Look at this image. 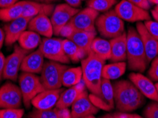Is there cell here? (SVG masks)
<instances>
[{"instance_id":"1","label":"cell","mask_w":158,"mask_h":118,"mask_svg":"<svg viewBox=\"0 0 158 118\" xmlns=\"http://www.w3.org/2000/svg\"><path fill=\"white\" fill-rule=\"evenodd\" d=\"M116 108L121 112H131L145 103V96L131 81L120 80L113 85Z\"/></svg>"},{"instance_id":"37","label":"cell","mask_w":158,"mask_h":118,"mask_svg":"<svg viewBox=\"0 0 158 118\" xmlns=\"http://www.w3.org/2000/svg\"><path fill=\"white\" fill-rule=\"evenodd\" d=\"M148 76L152 81L158 82V57L151 62L150 67L148 70Z\"/></svg>"},{"instance_id":"46","label":"cell","mask_w":158,"mask_h":118,"mask_svg":"<svg viewBox=\"0 0 158 118\" xmlns=\"http://www.w3.org/2000/svg\"><path fill=\"white\" fill-rule=\"evenodd\" d=\"M27 1L36 2H39V3H44V4H51L52 2L58 1V0H27Z\"/></svg>"},{"instance_id":"36","label":"cell","mask_w":158,"mask_h":118,"mask_svg":"<svg viewBox=\"0 0 158 118\" xmlns=\"http://www.w3.org/2000/svg\"><path fill=\"white\" fill-rule=\"evenodd\" d=\"M150 34L158 41V22L156 21L149 20L143 23Z\"/></svg>"},{"instance_id":"52","label":"cell","mask_w":158,"mask_h":118,"mask_svg":"<svg viewBox=\"0 0 158 118\" xmlns=\"http://www.w3.org/2000/svg\"><path fill=\"white\" fill-rule=\"evenodd\" d=\"M155 87H156V90H157V93L158 95V82L155 84Z\"/></svg>"},{"instance_id":"22","label":"cell","mask_w":158,"mask_h":118,"mask_svg":"<svg viewBox=\"0 0 158 118\" xmlns=\"http://www.w3.org/2000/svg\"><path fill=\"white\" fill-rule=\"evenodd\" d=\"M85 83L82 81L78 84L69 87L66 91H63L56 104V108L63 109L69 108L77 99L78 97L83 91L85 90Z\"/></svg>"},{"instance_id":"6","label":"cell","mask_w":158,"mask_h":118,"mask_svg":"<svg viewBox=\"0 0 158 118\" xmlns=\"http://www.w3.org/2000/svg\"><path fill=\"white\" fill-rule=\"evenodd\" d=\"M19 83L22 93L23 103L25 107L29 108L32 100L45 89L40 78L34 74L22 72L19 78Z\"/></svg>"},{"instance_id":"33","label":"cell","mask_w":158,"mask_h":118,"mask_svg":"<svg viewBox=\"0 0 158 118\" xmlns=\"http://www.w3.org/2000/svg\"><path fill=\"white\" fill-rule=\"evenodd\" d=\"M24 110L21 108H4L0 110V118H22Z\"/></svg>"},{"instance_id":"40","label":"cell","mask_w":158,"mask_h":118,"mask_svg":"<svg viewBox=\"0 0 158 118\" xmlns=\"http://www.w3.org/2000/svg\"><path fill=\"white\" fill-rule=\"evenodd\" d=\"M117 118H143L136 114H131L129 112H116L113 114Z\"/></svg>"},{"instance_id":"4","label":"cell","mask_w":158,"mask_h":118,"mask_svg":"<svg viewBox=\"0 0 158 118\" xmlns=\"http://www.w3.org/2000/svg\"><path fill=\"white\" fill-rule=\"evenodd\" d=\"M96 26L102 37L110 40L125 32L124 21L113 9L98 16L96 21Z\"/></svg>"},{"instance_id":"34","label":"cell","mask_w":158,"mask_h":118,"mask_svg":"<svg viewBox=\"0 0 158 118\" xmlns=\"http://www.w3.org/2000/svg\"><path fill=\"white\" fill-rule=\"evenodd\" d=\"M89 98L90 101L92 102V103L94 104L97 108H98V109H101L106 111H109L113 109V108H111L103 98H101V97H98L96 96V95L90 93L89 95Z\"/></svg>"},{"instance_id":"14","label":"cell","mask_w":158,"mask_h":118,"mask_svg":"<svg viewBox=\"0 0 158 118\" xmlns=\"http://www.w3.org/2000/svg\"><path fill=\"white\" fill-rule=\"evenodd\" d=\"M129 79L144 96L153 101L158 102V95L155 84H153L150 78L143 75L141 73L133 72L129 75Z\"/></svg>"},{"instance_id":"2","label":"cell","mask_w":158,"mask_h":118,"mask_svg":"<svg viewBox=\"0 0 158 118\" xmlns=\"http://www.w3.org/2000/svg\"><path fill=\"white\" fill-rule=\"evenodd\" d=\"M105 64V60L101 59L92 52L88 53L87 57L81 60L83 81L85 87L90 93L101 98H102L101 86L103 79L102 72Z\"/></svg>"},{"instance_id":"25","label":"cell","mask_w":158,"mask_h":118,"mask_svg":"<svg viewBox=\"0 0 158 118\" xmlns=\"http://www.w3.org/2000/svg\"><path fill=\"white\" fill-rule=\"evenodd\" d=\"M127 64L125 62H112L105 64L103 68L102 76L103 78L108 80L117 79L124 74L126 71Z\"/></svg>"},{"instance_id":"45","label":"cell","mask_w":158,"mask_h":118,"mask_svg":"<svg viewBox=\"0 0 158 118\" xmlns=\"http://www.w3.org/2000/svg\"><path fill=\"white\" fill-rule=\"evenodd\" d=\"M4 41H5V34H4V30L0 28V50L2 49V46L4 45Z\"/></svg>"},{"instance_id":"19","label":"cell","mask_w":158,"mask_h":118,"mask_svg":"<svg viewBox=\"0 0 158 118\" xmlns=\"http://www.w3.org/2000/svg\"><path fill=\"white\" fill-rule=\"evenodd\" d=\"M28 29L45 38H52L53 35L52 21L45 14H39L32 18L28 24Z\"/></svg>"},{"instance_id":"41","label":"cell","mask_w":158,"mask_h":118,"mask_svg":"<svg viewBox=\"0 0 158 118\" xmlns=\"http://www.w3.org/2000/svg\"><path fill=\"white\" fill-rule=\"evenodd\" d=\"M19 0H0V9L8 8L17 3Z\"/></svg>"},{"instance_id":"44","label":"cell","mask_w":158,"mask_h":118,"mask_svg":"<svg viewBox=\"0 0 158 118\" xmlns=\"http://www.w3.org/2000/svg\"><path fill=\"white\" fill-rule=\"evenodd\" d=\"M81 1L82 0H65L69 5H70L72 7L78 8L81 5Z\"/></svg>"},{"instance_id":"24","label":"cell","mask_w":158,"mask_h":118,"mask_svg":"<svg viewBox=\"0 0 158 118\" xmlns=\"http://www.w3.org/2000/svg\"><path fill=\"white\" fill-rule=\"evenodd\" d=\"M63 48H64L65 54L73 62H81V60L85 58L88 55L86 51L78 47L69 39L63 40Z\"/></svg>"},{"instance_id":"51","label":"cell","mask_w":158,"mask_h":118,"mask_svg":"<svg viewBox=\"0 0 158 118\" xmlns=\"http://www.w3.org/2000/svg\"><path fill=\"white\" fill-rule=\"evenodd\" d=\"M153 10H155V11H156V12L158 13V5H156V6H155V9H153Z\"/></svg>"},{"instance_id":"39","label":"cell","mask_w":158,"mask_h":118,"mask_svg":"<svg viewBox=\"0 0 158 118\" xmlns=\"http://www.w3.org/2000/svg\"><path fill=\"white\" fill-rule=\"evenodd\" d=\"M127 1L145 10L148 11L150 8V3L148 0H127Z\"/></svg>"},{"instance_id":"16","label":"cell","mask_w":158,"mask_h":118,"mask_svg":"<svg viewBox=\"0 0 158 118\" xmlns=\"http://www.w3.org/2000/svg\"><path fill=\"white\" fill-rule=\"evenodd\" d=\"M136 29L142 39L148 63L149 64L158 55V41L151 36L143 22L137 23Z\"/></svg>"},{"instance_id":"17","label":"cell","mask_w":158,"mask_h":118,"mask_svg":"<svg viewBox=\"0 0 158 118\" xmlns=\"http://www.w3.org/2000/svg\"><path fill=\"white\" fill-rule=\"evenodd\" d=\"M63 89L44 90L31 101V105L36 109L49 110L56 105Z\"/></svg>"},{"instance_id":"27","label":"cell","mask_w":158,"mask_h":118,"mask_svg":"<svg viewBox=\"0 0 158 118\" xmlns=\"http://www.w3.org/2000/svg\"><path fill=\"white\" fill-rule=\"evenodd\" d=\"M19 45L23 49L30 51L39 46L41 42L40 35L32 31H25L18 40Z\"/></svg>"},{"instance_id":"7","label":"cell","mask_w":158,"mask_h":118,"mask_svg":"<svg viewBox=\"0 0 158 118\" xmlns=\"http://www.w3.org/2000/svg\"><path fill=\"white\" fill-rule=\"evenodd\" d=\"M39 49L46 59L50 61L69 64L71 60L65 54L63 40L56 38H44L41 40Z\"/></svg>"},{"instance_id":"47","label":"cell","mask_w":158,"mask_h":118,"mask_svg":"<svg viewBox=\"0 0 158 118\" xmlns=\"http://www.w3.org/2000/svg\"><path fill=\"white\" fill-rule=\"evenodd\" d=\"M151 13H152V17L154 18L155 21H156L158 22V13L156 12L155 10H152V11H151Z\"/></svg>"},{"instance_id":"42","label":"cell","mask_w":158,"mask_h":118,"mask_svg":"<svg viewBox=\"0 0 158 118\" xmlns=\"http://www.w3.org/2000/svg\"><path fill=\"white\" fill-rule=\"evenodd\" d=\"M5 57L3 55V53L0 52V82L2 78H3V73L4 66H5Z\"/></svg>"},{"instance_id":"49","label":"cell","mask_w":158,"mask_h":118,"mask_svg":"<svg viewBox=\"0 0 158 118\" xmlns=\"http://www.w3.org/2000/svg\"><path fill=\"white\" fill-rule=\"evenodd\" d=\"M149 2L152 4H156V5H158V0H148Z\"/></svg>"},{"instance_id":"21","label":"cell","mask_w":158,"mask_h":118,"mask_svg":"<svg viewBox=\"0 0 158 118\" xmlns=\"http://www.w3.org/2000/svg\"><path fill=\"white\" fill-rule=\"evenodd\" d=\"M111 57L110 60L112 62H125L127 60V33L111 39Z\"/></svg>"},{"instance_id":"35","label":"cell","mask_w":158,"mask_h":118,"mask_svg":"<svg viewBox=\"0 0 158 118\" xmlns=\"http://www.w3.org/2000/svg\"><path fill=\"white\" fill-rule=\"evenodd\" d=\"M145 118H158V102L153 101L144 110Z\"/></svg>"},{"instance_id":"28","label":"cell","mask_w":158,"mask_h":118,"mask_svg":"<svg viewBox=\"0 0 158 118\" xmlns=\"http://www.w3.org/2000/svg\"><path fill=\"white\" fill-rule=\"evenodd\" d=\"M83 81V71L81 67L68 68L62 76V85L65 87H71L78 84Z\"/></svg>"},{"instance_id":"20","label":"cell","mask_w":158,"mask_h":118,"mask_svg":"<svg viewBox=\"0 0 158 118\" xmlns=\"http://www.w3.org/2000/svg\"><path fill=\"white\" fill-rule=\"evenodd\" d=\"M54 5L52 4H44L39 2L24 0L22 17L29 19L39 14L51 16L54 10Z\"/></svg>"},{"instance_id":"30","label":"cell","mask_w":158,"mask_h":118,"mask_svg":"<svg viewBox=\"0 0 158 118\" xmlns=\"http://www.w3.org/2000/svg\"><path fill=\"white\" fill-rule=\"evenodd\" d=\"M101 96L111 108H113L115 105L114 102V89L110 80L103 78L101 82Z\"/></svg>"},{"instance_id":"48","label":"cell","mask_w":158,"mask_h":118,"mask_svg":"<svg viewBox=\"0 0 158 118\" xmlns=\"http://www.w3.org/2000/svg\"><path fill=\"white\" fill-rule=\"evenodd\" d=\"M103 118H117V117H116L113 114V115L112 114H108V115H106Z\"/></svg>"},{"instance_id":"8","label":"cell","mask_w":158,"mask_h":118,"mask_svg":"<svg viewBox=\"0 0 158 118\" xmlns=\"http://www.w3.org/2000/svg\"><path fill=\"white\" fill-rule=\"evenodd\" d=\"M115 11L123 21L131 23L143 22L151 20L147 10L135 5L127 0H122L116 4Z\"/></svg>"},{"instance_id":"18","label":"cell","mask_w":158,"mask_h":118,"mask_svg":"<svg viewBox=\"0 0 158 118\" xmlns=\"http://www.w3.org/2000/svg\"><path fill=\"white\" fill-rule=\"evenodd\" d=\"M44 59L45 57L40 50L38 49L34 51L24 57L21 66V70L23 72L31 73L34 74H41L45 63Z\"/></svg>"},{"instance_id":"32","label":"cell","mask_w":158,"mask_h":118,"mask_svg":"<svg viewBox=\"0 0 158 118\" xmlns=\"http://www.w3.org/2000/svg\"><path fill=\"white\" fill-rule=\"evenodd\" d=\"M29 118H61L59 115V108L56 107L49 110H33L29 114Z\"/></svg>"},{"instance_id":"9","label":"cell","mask_w":158,"mask_h":118,"mask_svg":"<svg viewBox=\"0 0 158 118\" xmlns=\"http://www.w3.org/2000/svg\"><path fill=\"white\" fill-rule=\"evenodd\" d=\"M29 51L23 49L19 45H15L14 52L5 59L3 78L16 82L18 78V74L21 70L22 62Z\"/></svg>"},{"instance_id":"3","label":"cell","mask_w":158,"mask_h":118,"mask_svg":"<svg viewBox=\"0 0 158 118\" xmlns=\"http://www.w3.org/2000/svg\"><path fill=\"white\" fill-rule=\"evenodd\" d=\"M127 61L130 70L139 73L144 72L148 65L140 34L133 27L127 32Z\"/></svg>"},{"instance_id":"11","label":"cell","mask_w":158,"mask_h":118,"mask_svg":"<svg viewBox=\"0 0 158 118\" xmlns=\"http://www.w3.org/2000/svg\"><path fill=\"white\" fill-rule=\"evenodd\" d=\"M80 11L77 8L72 7L68 4H60L55 6L51 21H52L53 34L59 36V33L61 29L68 23L70 22L71 18Z\"/></svg>"},{"instance_id":"38","label":"cell","mask_w":158,"mask_h":118,"mask_svg":"<svg viewBox=\"0 0 158 118\" xmlns=\"http://www.w3.org/2000/svg\"><path fill=\"white\" fill-rule=\"evenodd\" d=\"M76 31L73 25L70 22L68 23L66 25H64L62 28L59 33V36L64 37L66 39H69L71 37L72 35L74 33V32Z\"/></svg>"},{"instance_id":"31","label":"cell","mask_w":158,"mask_h":118,"mask_svg":"<svg viewBox=\"0 0 158 118\" xmlns=\"http://www.w3.org/2000/svg\"><path fill=\"white\" fill-rule=\"evenodd\" d=\"M117 1L118 0H88L87 6L98 12H106L117 3Z\"/></svg>"},{"instance_id":"5","label":"cell","mask_w":158,"mask_h":118,"mask_svg":"<svg viewBox=\"0 0 158 118\" xmlns=\"http://www.w3.org/2000/svg\"><path fill=\"white\" fill-rule=\"evenodd\" d=\"M69 68L67 65L59 62H45L41 72V82L45 90L59 89L62 86V76Z\"/></svg>"},{"instance_id":"26","label":"cell","mask_w":158,"mask_h":118,"mask_svg":"<svg viewBox=\"0 0 158 118\" xmlns=\"http://www.w3.org/2000/svg\"><path fill=\"white\" fill-rule=\"evenodd\" d=\"M91 52L105 61L110 60L111 57L110 41L104 38H96L91 44Z\"/></svg>"},{"instance_id":"29","label":"cell","mask_w":158,"mask_h":118,"mask_svg":"<svg viewBox=\"0 0 158 118\" xmlns=\"http://www.w3.org/2000/svg\"><path fill=\"white\" fill-rule=\"evenodd\" d=\"M24 0L18 2L8 8L0 9V21L4 22H11L22 17Z\"/></svg>"},{"instance_id":"13","label":"cell","mask_w":158,"mask_h":118,"mask_svg":"<svg viewBox=\"0 0 158 118\" xmlns=\"http://www.w3.org/2000/svg\"><path fill=\"white\" fill-rule=\"evenodd\" d=\"M98 111L99 109L92 103L89 95L85 90L71 105V115L72 118H84L89 115H94Z\"/></svg>"},{"instance_id":"23","label":"cell","mask_w":158,"mask_h":118,"mask_svg":"<svg viewBox=\"0 0 158 118\" xmlns=\"http://www.w3.org/2000/svg\"><path fill=\"white\" fill-rule=\"evenodd\" d=\"M97 32L76 31L72 35L69 40L86 51L88 53L91 52V44L95 38H96Z\"/></svg>"},{"instance_id":"43","label":"cell","mask_w":158,"mask_h":118,"mask_svg":"<svg viewBox=\"0 0 158 118\" xmlns=\"http://www.w3.org/2000/svg\"><path fill=\"white\" fill-rule=\"evenodd\" d=\"M59 114L61 118H72L71 115V111H69V108H59Z\"/></svg>"},{"instance_id":"50","label":"cell","mask_w":158,"mask_h":118,"mask_svg":"<svg viewBox=\"0 0 158 118\" xmlns=\"http://www.w3.org/2000/svg\"><path fill=\"white\" fill-rule=\"evenodd\" d=\"M84 118H96V117H95L94 115H89V116L85 117H84Z\"/></svg>"},{"instance_id":"12","label":"cell","mask_w":158,"mask_h":118,"mask_svg":"<svg viewBox=\"0 0 158 118\" xmlns=\"http://www.w3.org/2000/svg\"><path fill=\"white\" fill-rule=\"evenodd\" d=\"M99 12L87 7L79 11L70 21L76 31H96V21Z\"/></svg>"},{"instance_id":"15","label":"cell","mask_w":158,"mask_h":118,"mask_svg":"<svg viewBox=\"0 0 158 118\" xmlns=\"http://www.w3.org/2000/svg\"><path fill=\"white\" fill-rule=\"evenodd\" d=\"M31 19L20 17L12 21L9 22L4 27V31L5 34V45L11 46L18 41L19 38L28 28L29 21Z\"/></svg>"},{"instance_id":"10","label":"cell","mask_w":158,"mask_h":118,"mask_svg":"<svg viewBox=\"0 0 158 118\" xmlns=\"http://www.w3.org/2000/svg\"><path fill=\"white\" fill-rule=\"evenodd\" d=\"M23 102L20 88L8 82L0 88V108H19Z\"/></svg>"}]
</instances>
